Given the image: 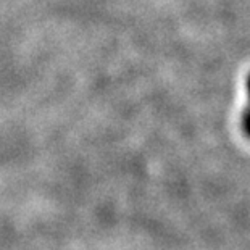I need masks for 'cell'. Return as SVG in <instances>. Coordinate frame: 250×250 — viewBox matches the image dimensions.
Listing matches in <instances>:
<instances>
[{
	"label": "cell",
	"mask_w": 250,
	"mask_h": 250,
	"mask_svg": "<svg viewBox=\"0 0 250 250\" xmlns=\"http://www.w3.org/2000/svg\"><path fill=\"white\" fill-rule=\"evenodd\" d=\"M242 126H244V131H246L247 136L250 137V108L246 110V113L242 116Z\"/></svg>",
	"instance_id": "cell-1"
},
{
	"label": "cell",
	"mask_w": 250,
	"mask_h": 250,
	"mask_svg": "<svg viewBox=\"0 0 250 250\" xmlns=\"http://www.w3.org/2000/svg\"><path fill=\"white\" fill-rule=\"evenodd\" d=\"M247 92H249V99H250V74H249V79H247Z\"/></svg>",
	"instance_id": "cell-2"
}]
</instances>
